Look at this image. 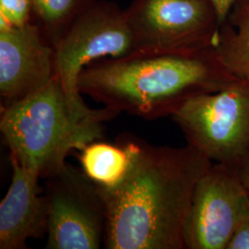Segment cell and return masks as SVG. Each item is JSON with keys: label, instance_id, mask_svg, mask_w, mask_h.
Returning <instances> with one entry per match:
<instances>
[{"label": "cell", "instance_id": "6da1fadb", "mask_svg": "<svg viewBox=\"0 0 249 249\" xmlns=\"http://www.w3.org/2000/svg\"><path fill=\"white\" fill-rule=\"evenodd\" d=\"M213 164L201 152L142 141L124 183L104 193L105 249H185L183 229L196 182Z\"/></svg>", "mask_w": 249, "mask_h": 249}, {"label": "cell", "instance_id": "7a4b0ae2", "mask_svg": "<svg viewBox=\"0 0 249 249\" xmlns=\"http://www.w3.org/2000/svg\"><path fill=\"white\" fill-rule=\"evenodd\" d=\"M237 79L209 47L104 58L81 71L78 87L104 107L151 120L172 116L187 100L219 91Z\"/></svg>", "mask_w": 249, "mask_h": 249}, {"label": "cell", "instance_id": "3957f363", "mask_svg": "<svg viewBox=\"0 0 249 249\" xmlns=\"http://www.w3.org/2000/svg\"><path fill=\"white\" fill-rule=\"evenodd\" d=\"M119 114L104 107L94 115H80L54 76L44 88L1 107L0 130L9 147V159L46 179L67 164L72 151L101 140L104 124Z\"/></svg>", "mask_w": 249, "mask_h": 249}, {"label": "cell", "instance_id": "277c9868", "mask_svg": "<svg viewBox=\"0 0 249 249\" xmlns=\"http://www.w3.org/2000/svg\"><path fill=\"white\" fill-rule=\"evenodd\" d=\"M55 51V76L62 83L72 107L83 116L100 109L87 107L78 87L81 71L104 58H119L138 51L125 9L109 1L97 0L76 18L63 36Z\"/></svg>", "mask_w": 249, "mask_h": 249}, {"label": "cell", "instance_id": "5b68a950", "mask_svg": "<svg viewBox=\"0 0 249 249\" xmlns=\"http://www.w3.org/2000/svg\"><path fill=\"white\" fill-rule=\"evenodd\" d=\"M187 144L234 168L249 157V80L187 100L172 115Z\"/></svg>", "mask_w": 249, "mask_h": 249}, {"label": "cell", "instance_id": "8992f818", "mask_svg": "<svg viewBox=\"0 0 249 249\" xmlns=\"http://www.w3.org/2000/svg\"><path fill=\"white\" fill-rule=\"evenodd\" d=\"M45 180L48 208L45 249L105 247L107 206L100 187L82 171L69 164Z\"/></svg>", "mask_w": 249, "mask_h": 249}, {"label": "cell", "instance_id": "52a82bcc", "mask_svg": "<svg viewBox=\"0 0 249 249\" xmlns=\"http://www.w3.org/2000/svg\"><path fill=\"white\" fill-rule=\"evenodd\" d=\"M125 10L137 52L214 47L221 29L216 9L209 0H134Z\"/></svg>", "mask_w": 249, "mask_h": 249}, {"label": "cell", "instance_id": "ba28073f", "mask_svg": "<svg viewBox=\"0 0 249 249\" xmlns=\"http://www.w3.org/2000/svg\"><path fill=\"white\" fill-rule=\"evenodd\" d=\"M249 216V193L235 170L213 162L194 188L183 229L185 249H227Z\"/></svg>", "mask_w": 249, "mask_h": 249}, {"label": "cell", "instance_id": "9c48e42d", "mask_svg": "<svg viewBox=\"0 0 249 249\" xmlns=\"http://www.w3.org/2000/svg\"><path fill=\"white\" fill-rule=\"evenodd\" d=\"M54 76V46L36 21L0 31L1 107L44 88Z\"/></svg>", "mask_w": 249, "mask_h": 249}, {"label": "cell", "instance_id": "30bf717a", "mask_svg": "<svg viewBox=\"0 0 249 249\" xmlns=\"http://www.w3.org/2000/svg\"><path fill=\"white\" fill-rule=\"evenodd\" d=\"M10 160L11 183L0 203V249H25L30 239L46 236L48 208L40 177Z\"/></svg>", "mask_w": 249, "mask_h": 249}, {"label": "cell", "instance_id": "8fae6325", "mask_svg": "<svg viewBox=\"0 0 249 249\" xmlns=\"http://www.w3.org/2000/svg\"><path fill=\"white\" fill-rule=\"evenodd\" d=\"M141 145L142 140L131 136L121 137L116 143H89L78 156L81 171L104 193L113 192L130 174Z\"/></svg>", "mask_w": 249, "mask_h": 249}, {"label": "cell", "instance_id": "7c38bea8", "mask_svg": "<svg viewBox=\"0 0 249 249\" xmlns=\"http://www.w3.org/2000/svg\"><path fill=\"white\" fill-rule=\"evenodd\" d=\"M215 52L233 76L249 80V0H237L220 29Z\"/></svg>", "mask_w": 249, "mask_h": 249}, {"label": "cell", "instance_id": "4fadbf2b", "mask_svg": "<svg viewBox=\"0 0 249 249\" xmlns=\"http://www.w3.org/2000/svg\"><path fill=\"white\" fill-rule=\"evenodd\" d=\"M97 0H32L36 21L53 46L73 21Z\"/></svg>", "mask_w": 249, "mask_h": 249}, {"label": "cell", "instance_id": "5bb4252c", "mask_svg": "<svg viewBox=\"0 0 249 249\" xmlns=\"http://www.w3.org/2000/svg\"><path fill=\"white\" fill-rule=\"evenodd\" d=\"M36 21L32 0H0V31Z\"/></svg>", "mask_w": 249, "mask_h": 249}, {"label": "cell", "instance_id": "9a60e30c", "mask_svg": "<svg viewBox=\"0 0 249 249\" xmlns=\"http://www.w3.org/2000/svg\"><path fill=\"white\" fill-rule=\"evenodd\" d=\"M227 249H249V216L238 224Z\"/></svg>", "mask_w": 249, "mask_h": 249}, {"label": "cell", "instance_id": "2e32d148", "mask_svg": "<svg viewBox=\"0 0 249 249\" xmlns=\"http://www.w3.org/2000/svg\"><path fill=\"white\" fill-rule=\"evenodd\" d=\"M216 9L221 26L228 17L231 8L237 0H209Z\"/></svg>", "mask_w": 249, "mask_h": 249}, {"label": "cell", "instance_id": "e0dca14e", "mask_svg": "<svg viewBox=\"0 0 249 249\" xmlns=\"http://www.w3.org/2000/svg\"><path fill=\"white\" fill-rule=\"evenodd\" d=\"M233 169L237 173L241 181L243 182L244 186L248 189L249 193V157L241 161Z\"/></svg>", "mask_w": 249, "mask_h": 249}]
</instances>
